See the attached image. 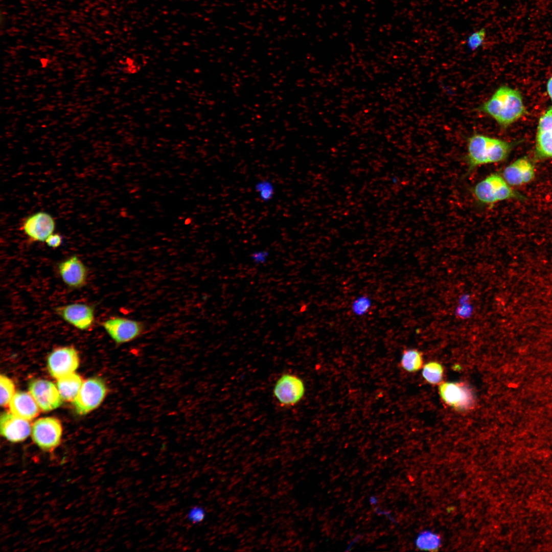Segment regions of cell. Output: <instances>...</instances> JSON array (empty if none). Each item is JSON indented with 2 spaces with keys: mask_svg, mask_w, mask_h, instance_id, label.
Here are the masks:
<instances>
[{
  "mask_svg": "<svg viewBox=\"0 0 552 552\" xmlns=\"http://www.w3.org/2000/svg\"><path fill=\"white\" fill-rule=\"evenodd\" d=\"M477 110L504 128L518 120L525 111L520 92L506 85L499 87Z\"/></svg>",
  "mask_w": 552,
  "mask_h": 552,
  "instance_id": "cell-1",
  "label": "cell"
},
{
  "mask_svg": "<svg viewBox=\"0 0 552 552\" xmlns=\"http://www.w3.org/2000/svg\"><path fill=\"white\" fill-rule=\"evenodd\" d=\"M547 91L552 101V76L548 80L547 84Z\"/></svg>",
  "mask_w": 552,
  "mask_h": 552,
  "instance_id": "cell-30",
  "label": "cell"
},
{
  "mask_svg": "<svg viewBox=\"0 0 552 552\" xmlns=\"http://www.w3.org/2000/svg\"><path fill=\"white\" fill-rule=\"evenodd\" d=\"M486 35L484 28L474 31L467 38L466 43L471 51H475L480 48L484 42Z\"/></svg>",
  "mask_w": 552,
  "mask_h": 552,
  "instance_id": "cell-24",
  "label": "cell"
},
{
  "mask_svg": "<svg viewBox=\"0 0 552 552\" xmlns=\"http://www.w3.org/2000/svg\"><path fill=\"white\" fill-rule=\"evenodd\" d=\"M370 304V301L367 298L360 297L354 303L353 309L356 313L360 314L364 313L369 308Z\"/></svg>",
  "mask_w": 552,
  "mask_h": 552,
  "instance_id": "cell-28",
  "label": "cell"
},
{
  "mask_svg": "<svg viewBox=\"0 0 552 552\" xmlns=\"http://www.w3.org/2000/svg\"><path fill=\"white\" fill-rule=\"evenodd\" d=\"M109 392L105 381L100 377H93L83 382L76 398L72 402L77 413L84 415L97 408Z\"/></svg>",
  "mask_w": 552,
  "mask_h": 552,
  "instance_id": "cell-4",
  "label": "cell"
},
{
  "mask_svg": "<svg viewBox=\"0 0 552 552\" xmlns=\"http://www.w3.org/2000/svg\"><path fill=\"white\" fill-rule=\"evenodd\" d=\"M81 377L73 373L57 379V387L63 400L73 402L83 383Z\"/></svg>",
  "mask_w": 552,
  "mask_h": 552,
  "instance_id": "cell-18",
  "label": "cell"
},
{
  "mask_svg": "<svg viewBox=\"0 0 552 552\" xmlns=\"http://www.w3.org/2000/svg\"><path fill=\"white\" fill-rule=\"evenodd\" d=\"M269 256V252L266 249H259L253 251L250 255V259L255 265L263 264L266 262Z\"/></svg>",
  "mask_w": 552,
  "mask_h": 552,
  "instance_id": "cell-27",
  "label": "cell"
},
{
  "mask_svg": "<svg viewBox=\"0 0 552 552\" xmlns=\"http://www.w3.org/2000/svg\"><path fill=\"white\" fill-rule=\"evenodd\" d=\"M55 311L63 320L80 330H89L95 323V309L88 304H69L56 307Z\"/></svg>",
  "mask_w": 552,
  "mask_h": 552,
  "instance_id": "cell-10",
  "label": "cell"
},
{
  "mask_svg": "<svg viewBox=\"0 0 552 552\" xmlns=\"http://www.w3.org/2000/svg\"><path fill=\"white\" fill-rule=\"evenodd\" d=\"M533 165L526 157L519 158L508 165L502 177L511 186H519L531 182L535 177Z\"/></svg>",
  "mask_w": 552,
  "mask_h": 552,
  "instance_id": "cell-15",
  "label": "cell"
},
{
  "mask_svg": "<svg viewBox=\"0 0 552 552\" xmlns=\"http://www.w3.org/2000/svg\"><path fill=\"white\" fill-rule=\"evenodd\" d=\"M29 391L39 408L43 411H49L59 407L63 401L57 385L52 382L41 379L31 381Z\"/></svg>",
  "mask_w": 552,
  "mask_h": 552,
  "instance_id": "cell-11",
  "label": "cell"
},
{
  "mask_svg": "<svg viewBox=\"0 0 552 552\" xmlns=\"http://www.w3.org/2000/svg\"><path fill=\"white\" fill-rule=\"evenodd\" d=\"M45 242L48 246L57 248L61 245L62 238L58 234H52L48 237Z\"/></svg>",
  "mask_w": 552,
  "mask_h": 552,
  "instance_id": "cell-29",
  "label": "cell"
},
{
  "mask_svg": "<svg viewBox=\"0 0 552 552\" xmlns=\"http://www.w3.org/2000/svg\"><path fill=\"white\" fill-rule=\"evenodd\" d=\"M441 544L440 536L429 530L421 532L415 540L417 548L422 550L437 551Z\"/></svg>",
  "mask_w": 552,
  "mask_h": 552,
  "instance_id": "cell-19",
  "label": "cell"
},
{
  "mask_svg": "<svg viewBox=\"0 0 552 552\" xmlns=\"http://www.w3.org/2000/svg\"><path fill=\"white\" fill-rule=\"evenodd\" d=\"M80 358L73 347L65 346L54 349L48 358L47 366L50 375L58 379L75 372L79 366Z\"/></svg>",
  "mask_w": 552,
  "mask_h": 552,
  "instance_id": "cell-8",
  "label": "cell"
},
{
  "mask_svg": "<svg viewBox=\"0 0 552 552\" xmlns=\"http://www.w3.org/2000/svg\"><path fill=\"white\" fill-rule=\"evenodd\" d=\"M471 192L477 202L484 205L491 206L500 201L520 197L502 176L496 173L476 183Z\"/></svg>",
  "mask_w": 552,
  "mask_h": 552,
  "instance_id": "cell-3",
  "label": "cell"
},
{
  "mask_svg": "<svg viewBox=\"0 0 552 552\" xmlns=\"http://www.w3.org/2000/svg\"><path fill=\"white\" fill-rule=\"evenodd\" d=\"M513 147L511 143L480 133H474L468 138L465 160L468 173L477 167L497 163L505 160Z\"/></svg>",
  "mask_w": 552,
  "mask_h": 552,
  "instance_id": "cell-2",
  "label": "cell"
},
{
  "mask_svg": "<svg viewBox=\"0 0 552 552\" xmlns=\"http://www.w3.org/2000/svg\"><path fill=\"white\" fill-rule=\"evenodd\" d=\"M28 421L10 411H5L2 413L0 418L1 434L11 443L22 442L31 433L32 427Z\"/></svg>",
  "mask_w": 552,
  "mask_h": 552,
  "instance_id": "cell-14",
  "label": "cell"
},
{
  "mask_svg": "<svg viewBox=\"0 0 552 552\" xmlns=\"http://www.w3.org/2000/svg\"><path fill=\"white\" fill-rule=\"evenodd\" d=\"M1 405L7 407L15 394L13 381L4 375L0 376Z\"/></svg>",
  "mask_w": 552,
  "mask_h": 552,
  "instance_id": "cell-23",
  "label": "cell"
},
{
  "mask_svg": "<svg viewBox=\"0 0 552 552\" xmlns=\"http://www.w3.org/2000/svg\"><path fill=\"white\" fill-rule=\"evenodd\" d=\"M102 326L118 345L136 339L146 330L143 322L120 316H113L105 320L102 323Z\"/></svg>",
  "mask_w": 552,
  "mask_h": 552,
  "instance_id": "cell-7",
  "label": "cell"
},
{
  "mask_svg": "<svg viewBox=\"0 0 552 552\" xmlns=\"http://www.w3.org/2000/svg\"><path fill=\"white\" fill-rule=\"evenodd\" d=\"M33 442L42 451L51 452L60 444L62 427L60 421L54 417H45L35 421L31 428Z\"/></svg>",
  "mask_w": 552,
  "mask_h": 552,
  "instance_id": "cell-6",
  "label": "cell"
},
{
  "mask_svg": "<svg viewBox=\"0 0 552 552\" xmlns=\"http://www.w3.org/2000/svg\"><path fill=\"white\" fill-rule=\"evenodd\" d=\"M140 61L135 58H130L129 57H127L124 61L123 69L124 71L127 74H134L139 72L142 66V64Z\"/></svg>",
  "mask_w": 552,
  "mask_h": 552,
  "instance_id": "cell-26",
  "label": "cell"
},
{
  "mask_svg": "<svg viewBox=\"0 0 552 552\" xmlns=\"http://www.w3.org/2000/svg\"><path fill=\"white\" fill-rule=\"evenodd\" d=\"M536 155L539 158H552V107L540 118L536 144Z\"/></svg>",
  "mask_w": 552,
  "mask_h": 552,
  "instance_id": "cell-16",
  "label": "cell"
},
{
  "mask_svg": "<svg viewBox=\"0 0 552 552\" xmlns=\"http://www.w3.org/2000/svg\"><path fill=\"white\" fill-rule=\"evenodd\" d=\"M439 390L443 400L457 410H468L474 407L473 392L469 385L463 382H443Z\"/></svg>",
  "mask_w": 552,
  "mask_h": 552,
  "instance_id": "cell-9",
  "label": "cell"
},
{
  "mask_svg": "<svg viewBox=\"0 0 552 552\" xmlns=\"http://www.w3.org/2000/svg\"><path fill=\"white\" fill-rule=\"evenodd\" d=\"M423 359L421 353L416 349L405 350L401 360V366L409 372H416L422 366Z\"/></svg>",
  "mask_w": 552,
  "mask_h": 552,
  "instance_id": "cell-20",
  "label": "cell"
},
{
  "mask_svg": "<svg viewBox=\"0 0 552 552\" xmlns=\"http://www.w3.org/2000/svg\"><path fill=\"white\" fill-rule=\"evenodd\" d=\"M55 226L54 219L49 214L39 212L28 217L22 223L21 229L34 242H44L53 234Z\"/></svg>",
  "mask_w": 552,
  "mask_h": 552,
  "instance_id": "cell-12",
  "label": "cell"
},
{
  "mask_svg": "<svg viewBox=\"0 0 552 552\" xmlns=\"http://www.w3.org/2000/svg\"><path fill=\"white\" fill-rule=\"evenodd\" d=\"M206 512L200 506L192 507L187 514V519L192 523H198L202 522L205 517Z\"/></svg>",
  "mask_w": 552,
  "mask_h": 552,
  "instance_id": "cell-25",
  "label": "cell"
},
{
  "mask_svg": "<svg viewBox=\"0 0 552 552\" xmlns=\"http://www.w3.org/2000/svg\"><path fill=\"white\" fill-rule=\"evenodd\" d=\"M254 188L259 199L264 202L271 201L275 195V185L271 180L268 179L258 180L255 183Z\"/></svg>",
  "mask_w": 552,
  "mask_h": 552,
  "instance_id": "cell-21",
  "label": "cell"
},
{
  "mask_svg": "<svg viewBox=\"0 0 552 552\" xmlns=\"http://www.w3.org/2000/svg\"><path fill=\"white\" fill-rule=\"evenodd\" d=\"M443 368L439 362L431 361L424 365L422 375L429 383L436 384L440 383L442 379Z\"/></svg>",
  "mask_w": 552,
  "mask_h": 552,
  "instance_id": "cell-22",
  "label": "cell"
},
{
  "mask_svg": "<svg viewBox=\"0 0 552 552\" xmlns=\"http://www.w3.org/2000/svg\"><path fill=\"white\" fill-rule=\"evenodd\" d=\"M58 270L62 281L71 288H82L87 282V267L76 256H72L60 262Z\"/></svg>",
  "mask_w": 552,
  "mask_h": 552,
  "instance_id": "cell-13",
  "label": "cell"
},
{
  "mask_svg": "<svg viewBox=\"0 0 552 552\" xmlns=\"http://www.w3.org/2000/svg\"><path fill=\"white\" fill-rule=\"evenodd\" d=\"M305 393V384L297 375L290 372L282 374L275 381L272 390L274 400L283 408L296 405Z\"/></svg>",
  "mask_w": 552,
  "mask_h": 552,
  "instance_id": "cell-5",
  "label": "cell"
},
{
  "mask_svg": "<svg viewBox=\"0 0 552 552\" xmlns=\"http://www.w3.org/2000/svg\"><path fill=\"white\" fill-rule=\"evenodd\" d=\"M9 407L13 414L29 421L35 418L39 413L40 408L30 393L26 392H16Z\"/></svg>",
  "mask_w": 552,
  "mask_h": 552,
  "instance_id": "cell-17",
  "label": "cell"
}]
</instances>
